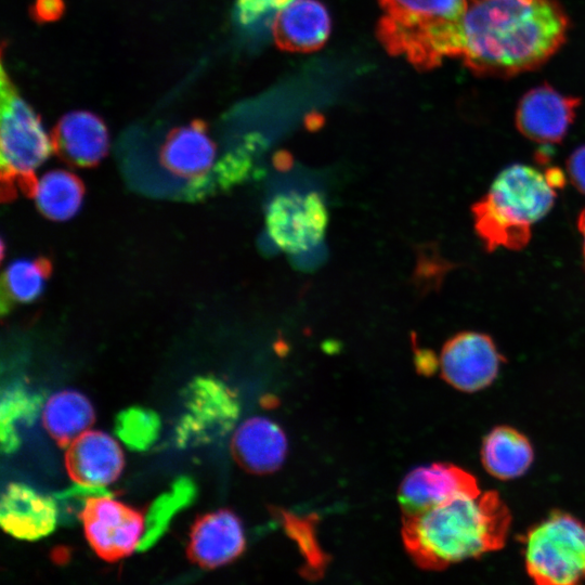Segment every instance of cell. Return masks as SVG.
Instances as JSON below:
<instances>
[{
  "label": "cell",
  "mask_w": 585,
  "mask_h": 585,
  "mask_svg": "<svg viewBox=\"0 0 585 585\" xmlns=\"http://www.w3.org/2000/svg\"><path fill=\"white\" fill-rule=\"evenodd\" d=\"M57 507L52 497L38 493L24 483H10L0 503V524L10 535L36 541L53 532Z\"/></svg>",
  "instance_id": "cell-16"
},
{
  "label": "cell",
  "mask_w": 585,
  "mask_h": 585,
  "mask_svg": "<svg viewBox=\"0 0 585 585\" xmlns=\"http://www.w3.org/2000/svg\"><path fill=\"white\" fill-rule=\"evenodd\" d=\"M567 171L575 188L585 194V145L577 147L569 156Z\"/></svg>",
  "instance_id": "cell-29"
},
{
  "label": "cell",
  "mask_w": 585,
  "mask_h": 585,
  "mask_svg": "<svg viewBox=\"0 0 585 585\" xmlns=\"http://www.w3.org/2000/svg\"><path fill=\"white\" fill-rule=\"evenodd\" d=\"M332 21L318 0H292L272 21V36L278 49L310 53L320 50L330 34Z\"/></svg>",
  "instance_id": "cell-18"
},
{
  "label": "cell",
  "mask_w": 585,
  "mask_h": 585,
  "mask_svg": "<svg viewBox=\"0 0 585 585\" xmlns=\"http://www.w3.org/2000/svg\"><path fill=\"white\" fill-rule=\"evenodd\" d=\"M64 11V0H35L29 14L36 23L43 24L60 20Z\"/></svg>",
  "instance_id": "cell-28"
},
{
  "label": "cell",
  "mask_w": 585,
  "mask_h": 585,
  "mask_svg": "<svg viewBox=\"0 0 585 585\" xmlns=\"http://www.w3.org/2000/svg\"><path fill=\"white\" fill-rule=\"evenodd\" d=\"M51 273L52 262L47 257L12 261L1 277V313H8L16 303L38 299Z\"/></svg>",
  "instance_id": "cell-23"
},
{
  "label": "cell",
  "mask_w": 585,
  "mask_h": 585,
  "mask_svg": "<svg viewBox=\"0 0 585 585\" xmlns=\"http://www.w3.org/2000/svg\"><path fill=\"white\" fill-rule=\"evenodd\" d=\"M577 226L583 235V257H584V264H585V209L580 213L578 220H577Z\"/></svg>",
  "instance_id": "cell-30"
},
{
  "label": "cell",
  "mask_w": 585,
  "mask_h": 585,
  "mask_svg": "<svg viewBox=\"0 0 585 585\" xmlns=\"http://www.w3.org/2000/svg\"><path fill=\"white\" fill-rule=\"evenodd\" d=\"M110 495L89 497L79 518L94 552L105 561L116 562L138 550L145 521L140 511Z\"/></svg>",
  "instance_id": "cell-8"
},
{
  "label": "cell",
  "mask_w": 585,
  "mask_h": 585,
  "mask_svg": "<svg viewBox=\"0 0 585 585\" xmlns=\"http://www.w3.org/2000/svg\"><path fill=\"white\" fill-rule=\"evenodd\" d=\"M217 147L202 119L171 129L159 150L160 165L173 177L188 181L186 195L204 196L214 168Z\"/></svg>",
  "instance_id": "cell-10"
},
{
  "label": "cell",
  "mask_w": 585,
  "mask_h": 585,
  "mask_svg": "<svg viewBox=\"0 0 585 585\" xmlns=\"http://www.w3.org/2000/svg\"><path fill=\"white\" fill-rule=\"evenodd\" d=\"M529 575L541 585H569L585 580V525L555 512L526 535Z\"/></svg>",
  "instance_id": "cell-6"
},
{
  "label": "cell",
  "mask_w": 585,
  "mask_h": 585,
  "mask_svg": "<svg viewBox=\"0 0 585 585\" xmlns=\"http://www.w3.org/2000/svg\"><path fill=\"white\" fill-rule=\"evenodd\" d=\"M502 360L487 335L464 332L450 338L443 346L441 375L454 388L474 392L492 384Z\"/></svg>",
  "instance_id": "cell-11"
},
{
  "label": "cell",
  "mask_w": 585,
  "mask_h": 585,
  "mask_svg": "<svg viewBox=\"0 0 585 585\" xmlns=\"http://www.w3.org/2000/svg\"><path fill=\"white\" fill-rule=\"evenodd\" d=\"M384 12L376 37L392 56H404L418 70L460 57L468 0H379Z\"/></svg>",
  "instance_id": "cell-3"
},
{
  "label": "cell",
  "mask_w": 585,
  "mask_h": 585,
  "mask_svg": "<svg viewBox=\"0 0 585 585\" xmlns=\"http://www.w3.org/2000/svg\"><path fill=\"white\" fill-rule=\"evenodd\" d=\"M195 485L186 477L174 481L171 489L157 497L150 506L143 536L138 550H146L165 533L173 516L190 505L195 497Z\"/></svg>",
  "instance_id": "cell-24"
},
{
  "label": "cell",
  "mask_w": 585,
  "mask_h": 585,
  "mask_svg": "<svg viewBox=\"0 0 585 585\" xmlns=\"http://www.w3.org/2000/svg\"><path fill=\"white\" fill-rule=\"evenodd\" d=\"M568 30L556 0H468L459 58L478 76L512 77L546 63Z\"/></svg>",
  "instance_id": "cell-1"
},
{
  "label": "cell",
  "mask_w": 585,
  "mask_h": 585,
  "mask_svg": "<svg viewBox=\"0 0 585 585\" xmlns=\"http://www.w3.org/2000/svg\"><path fill=\"white\" fill-rule=\"evenodd\" d=\"M0 86L1 199L10 202L18 193L34 196L38 183L35 171L50 157L53 145L40 116L21 96L3 66Z\"/></svg>",
  "instance_id": "cell-5"
},
{
  "label": "cell",
  "mask_w": 585,
  "mask_h": 585,
  "mask_svg": "<svg viewBox=\"0 0 585 585\" xmlns=\"http://www.w3.org/2000/svg\"><path fill=\"white\" fill-rule=\"evenodd\" d=\"M183 413L176 427L178 446L214 442L226 435L239 415L234 391L216 377L194 378L182 392Z\"/></svg>",
  "instance_id": "cell-7"
},
{
  "label": "cell",
  "mask_w": 585,
  "mask_h": 585,
  "mask_svg": "<svg viewBox=\"0 0 585 585\" xmlns=\"http://www.w3.org/2000/svg\"><path fill=\"white\" fill-rule=\"evenodd\" d=\"M125 465L118 443L107 433L87 430L77 437L65 454V467L73 481L92 486L114 482Z\"/></svg>",
  "instance_id": "cell-17"
},
{
  "label": "cell",
  "mask_w": 585,
  "mask_h": 585,
  "mask_svg": "<svg viewBox=\"0 0 585 585\" xmlns=\"http://www.w3.org/2000/svg\"><path fill=\"white\" fill-rule=\"evenodd\" d=\"M511 516L495 491L464 494L425 511L403 515L401 535L410 557L421 569L450 564L505 545Z\"/></svg>",
  "instance_id": "cell-2"
},
{
  "label": "cell",
  "mask_w": 585,
  "mask_h": 585,
  "mask_svg": "<svg viewBox=\"0 0 585 585\" xmlns=\"http://www.w3.org/2000/svg\"><path fill=\"white\" fill-rule=\"evenodd\" d=\"M481 458L489 473L500 480H509L528 470L533 460V450L522 433L502 426L485 437Z\"/></svg>",
  "instance_id": "cell-20"
},
{
  "label": "cell",
  "mask_w": 585,
  "mask_h": 585,
  "mask_svg": "<svg viewBox=\"0 0 585 585\" xmlns=\"http://www.w3.org/2000/svg\"><path fill=\"white\" fill-rule=\"evenodd\" d=\"M268 234L284 252L301 253L324 238L328 211L316 192L295 191L276 195L269 204L265 217Z\"/></svg>",
  "instance_id": "cell-9"
},
{
  "label": "cell",
  "mask_w": 585,
  "mask_h": 585,
  "mask_svg": "<svg viewBox=\"0 0 585 585\" xmlns=\"http://www.w3.org/2000/svg\"><path fill=\"white\" fill-rule=\"evenodd\" d=\"M581 100L542 84L523 94L516 109V127L540 144L559 143L573 123Z\"/></svg>",
  "instance_id": "cell-13"
},
{
  "label": "cell",
  "mask_w": 585,
  "mask_h": 585,
  "mask_svg": "<svg viewBox=\"0 0 585 585\" xmlns=\"http://www.w3.org/2000/svg\"><path fill=\"white\" fill-rule=\"evenodd\" d=\"M231 451L244 470L266 474L283 465L287 454V439L277 424L257 416L247 419L236 429Z\"/></svg>",
  "instance_id": "cell-19"
},
{
  "label": "cell",
  "mask_w": 585,
  "mask_h": 585,
  "mask_svg": "<svg viewBox=\"0 0 585 585\" xmlns=\"http://www.w3.org/2000/svg\"><path fill=\"white\" fill-rule=\"evenodd\" d=\"M292 0H236V18L243 26H251L276 14Z\"/></svg>",
  "instance_id": "cell-27"
},
{
  "label": "cell",
  "mask_w": 585,
  "mask_h": 585,
  "mask_svg": "<svg viewBox=\"0 0 585 585\" xmlns=\"http://www.w3.org/2000/svg\"><path fill=\"white\" fill-rule=\"evenodd\" d=\"M481 491L477 479L446 463L420 466L410 471L399 486L398 500L403 515L425 511L464 494Z\"/></svg>",
  "instance_id": "cell-12"
},
{
  "label": "cell",
  "mask_w": 585,
  "mask_h": 585,
  "mask_svg": "<svg viewBox=\"0 0 585 585\" xmlns=\"http://www.w3.org/2000/svg\"><path fill=\"white\" fill-rule=\"evenodd\" d=\"M160 420L151 410L133 406L120 412L115 419V433L131 450L145 451L159 434Z\"/></svg>",
  "instance_id": "cell-26"
},
{
  "label": "cell",
  "mask_w": 585,
  "mask_h": 585,
  "mask_svg": "<svg viewBox=\"0 0 585 585\" xmlns=\"http://www.w3.org/2000/svg\"><path fill=\"white\" fill-rule=\"evenodd\" d=\"M42 399L37 394H28L20 387L3 391L0 403L1 450L11 454L17 450L20 438L15 422L22 420L30 425L36 419Z\"/></svg>",
  "instance_id": "cell-25"
},
{
  "label": "cell",
  "mask_w": 585,
  "mask_h": 585,
  "mask_svg": "<svg viewBox=\"0 0 585 585\" xmlns=\"http://www.w3.org/2000/svg\"><path fill=\"white\" fill-rule=\"evenodd\" d=\"M84 192L79 177L70 171L56 169L42 176L34 197L37 209L43 217L52 221H66L79 211Z\"/></svg>",
  "instance_id": "cell-22"
},
{
  "label": "cell",
  "mask_w": 585,
  "mask_h": 585,
  "mask_svg": "<svg viewBox=\"0 0 585 585\" xmlns=\"http://www.w3.org/2000/svg\"><path fill=\"white\" fill-rule=\"evenodd\" d=\"M51 140L56 156L76 168L95 167L109 147L105 122L89 110H72L63 115L52 130Z\"/></svg>",
  "instance_id": "cell-15"
},
{
  "label": "cell",
  "mask_w": 585,
  "mask_h": 585,
  "mask_svg": "<svg viewBox=\"0 0 585 585\" xmlns=\"http://www.w3.org/2000/svg\"><path fill=\"white\" fill-rule=\"evenodd\" d=\"M43 426L62 447L68 446L94 422L91 402L76 390H64L52 395L43 408Z\"/></svg>",
  "instance_id": "cell-21"
},
{
  "label": "cell",
  "mask_w": 585,
  "mask_h": 585,
  "mask_svg": "<svg viewBox=\"0 0 585 585\" xmlns=\"http://www.w3.org/2000/svg\"><path fill=\"white\" fill-rule=\"evenodd\" d=\"M246 540L240 519L220 509L198 517L190 532L188 559L203 569H216L238 558Z\"/></svg>",
  "instance_id": "cell-14"
},
{
  "label": "cell",
  "mask_w": 585,
  "mask_h": 585,
  "mask_svg": "<svg viewBox=\"0 0 585 585\" xmlns=\"http://www.w3.org/2000/svg\"><path fill=\"white\" fill-rule=\"evenodd\" d=\"M556 193L545 174L522 164L502 170L471 208L474 229L487 250L523 248L531 226L551 209Z\"/></svg>",
  "instance_id": "cell-4"
}]
</instances>
